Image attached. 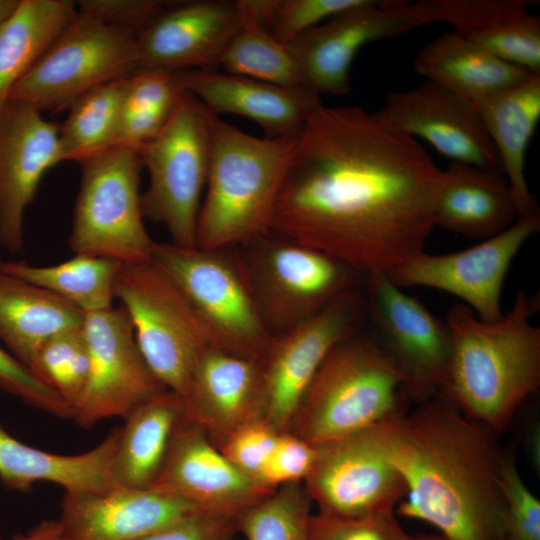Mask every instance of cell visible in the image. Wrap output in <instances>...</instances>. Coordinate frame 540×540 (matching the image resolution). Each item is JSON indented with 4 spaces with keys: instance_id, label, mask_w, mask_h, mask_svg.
Wrapping results in <instances>:
<instances>
[{
    "instance_id": "obj_28",
    "label": "cell",
    "mask_w": 540,
    "mask_h": 540,
    "mask_svg": "<svg viewBox=\"0 0 540 540\" xmlns=\"http://www.w3.org/2000/svg\"><path fill=\"white\" fill-rule=\"evenodd\" d=\"M414 69L476 109L484 101L534 73L508 63L454 31L423 46Z\"/></svg>"
},
{
    "instance_id": "obj_45",
    "label": "cell",
    "mask_w": 540,
    "mask_h": 540,
    "mask_svg": "<svg viewBox=\"0 0 540 540\" xmlns=\"http://www.w3.org/2000/svg\"><path fill=\"white\" fill-rule=\"evenodd\" d=\"M236 534L234 517L197 511L137 540H234Z\"/></svg>"
},
{
    "instance_id": "obj_49",
    "label": "cell",
    "mask_w": 540,
    "mask_h": 540,
    "mask_svg": "<svg viewBox=\"0 0 540 540\" xmlns=\"http://www.w3.org/2000/svg\"><path fill=\"white\" fill-rule=\"evenodd\" d=\"M407 540H448L446 537H444L442 534L440 535H433V534H422L418 536H410Z\"/></svg>"
},
{
    "instance_id": "obj_8",
    "label": "cell",
    "mask_w": 540,
    "mask_h": 540,
    "mask_svg": "<svg viewBox=\"0 0 540 540\" xmlns=\"http://www.w3.org/2000/svg\"><path fill=\"white\" fill-rule=\"evenodd\" d=\"M213 114L186 91L162 131L138 151L149 173L144 217L162 224L173 243L196 246L197 219L211 156Z\"/></svg>"
},
{
    "instance_id": "obj_43",
    "label": "cell",
    "mask_w": 540,
    "mask_h": 540,
    "mask_svg": "<svg viewBox=\"0 0 540 540\" xmlns=\"http://www.w3.org/2000/svg\"><path fill=\"white\" fill-rule=\"evenodd\" d=\"M316 459V446L290 431L279 432L259 484L268 490L303 483Z\"/></svg>"
},
{
    "instance_id": "obj_25",
    "label": "cell",
    "mask_w": 540,
    "mask_h": 540,
    "mask_svg": "<svg viewBox=\"0 0 540 540\" xmlns=\"http://www.w3.org/2000/svg\"><path fill=\"white\" fill-rule=\"evenodd\" d=\"M527 0H433L437 22L498 58L540 74V19Z\"/></svg>"
},
{
    "instance_id": "obj_21",
    "label": "cell",
    "mask_w": 540,
    "mask_h": 540,
    "mask_svg": "<svg viewBox=\"0 0 540 540\" xmlns=\"http://www.w3.org/2000/svg\"><path fill=\"white\" fill-rule=\"evenodd\" d=\"M151 488L183 499L201 511L234 518L273 491L238 470L186 414Z\"/></svg>"
},
{
    "instance_id": "obj_44",
    "label": "cell",
    "mask_w": 540,
    "mask_h": 540,
    "mask_svg": "<svg viewBox=\"0 0 540 540\" xmlns=\"http://www.w3.org/2000/svg\"><path fill=\"white\" fill-rule=\"evenodd\" d=\"M0 390L24 403L60 418H72V409L31 370L0 346Z\"/></svg>"
},
{
    "instance_id": "obj_18",
    "label": "cell",
    "mask_w": 540,
    "mask_h": 540,
    "mask_svg": "<svg viewBox=\"0 0 540 540\" xmlns=\"http://www.w3.org/2000/svg\"><path fill=\"white\" fill-rule=\"evenodd\" d=\"M241 21L238 1H165L138 32V70L217 69Z\"/></svg>"
},
{
    "instance_id": "obj_1",
    "label": "cell",
    "mask_w": 540,
    "mask_h": 540,
    "mask_svg": "<svg viewBox=\"0 0 540 540\" xmlns=\"http://www.w3.org/2000/svg\"><path fill=\"white\" fill-rule=\"evenodd\" d=\"M442 181L377 112L322 104L296 135L270 231L365 277L388 274L425 251Z\"/></svg>"
},
{
    "instance_id": "obj_23",
    "label": "cell",
    "mask_w": 540,
    "mask_h": 540,
    "mask_svg": "<svg viewBox=\"0 0 540 540\" xmlns=\"http://www.w3.org/2000/svg\"><path fill=\"white\" fill-rule=\"evenodd\" d=\"M185 89L215 116L236 114L257 123L267 138L297 134L322 105L312 88L282 86L217 69L181 71Z\"/></svg>"
},
{
    "instance_id": "obj_30",
    "label": "cell",
    "mask_w": 540,
    "mask_h": 540,
    "mask_svg": "<svg viewBox=\"0 0 540 540\" xmlns=\"http://www.w3.org/2000/svg\"><path fill=\"white\" fill-rule=\"evenodd\" d=\"M185 415L177 393L165 390L133 409L119 427L112 475L115 485L146 489L157 480Z\"/></svg>"
},
{
    "instance_id": "obj_19",
    "label": "cell",
    "mask_w": 540,
    "mask_h": 540,
    "mask_svg": "<svg viewBox=\"0 0 540 540\" xmlns=\"http://www.w3.org/2000/svg\"><path fill=\"white\" fill-rule=\"evenodd\" d=\"M377 114L393 129L428 142L452 162L503 174L497 151L478 112L430 81L390 92Z\"/></svg>"
},
{
    "instance_id": "obj_9",
    "label": "cell",
    "mask_w": 540,
    "mask_h": 540,
    "mask_svg": "<svg viewBox=\"0 0 540 540\" xmlns=\"http://www.w3.org/2000/svg\"><path fill=\"white\" fill-rule=\"evenodd\" d=\"M114 294L154 376L183 397L200 356L214 346L187 298L153 261L122 263Z\"/></svg>"
},
{
    "instance_id": "obj_47",
    "label": "cell",
    "mask_w": 540,
    "mask_h": 540,
    "mask_svg": "<svg viewBox=\"0 0 540 540\" xmlns=\"http://www.w3.org/2000/svg\"><path fill=\"white\" fill-rule=\"evenodd\" d=\"M0 540H65L58 520H43L25 534Z\"/></svg>"
},
{
    "instance_id": "obj_36",
    "label": "cell",
    "mask_w": 540,
    "mask_h": 540,
    "mask_svg": "<svg viewBox=\"0 0 540 540\" xmlns=\"http://www.w3.org/2000/svg\"><path fill=\"white\" fill-rule=\"evenodd\" d=\"M238 3L242 21L222 57L223 71L282 86L305 85L286 45L250 16L240 0Z\"/></svg>"
},
{
    "instance_id": "obj_14",
    "label": "cell",
    "mask_w": 540,
    "mask_h": 540,
    "mask_svg": "<svg viewBox=\"0 0 540 540\" xmlns=\"http://www.w3.org/2000/svg\"><path fill=\"white\" fill-rule=\"evenodd\" d=\"M366 317L372 334L404 378L409 400L423 402L447 383L451 339L444 320L386 274L365 278Z\"/></svg>"
},
{
    "instance_id": "obj_32",
    "label": "cell",
    "mask_w": 540,
    "mask_h": 540,
    "mask_svg": "<svg viewBox=\"0 0 540 540\" xmlns=\"http://www.w3.org/2000/svg\"><path fill=\"white\" fill-rule=\"evenodd\" d=\"M77 14L68 0H18L0 22V113L15 85L33 68Z\"/></svg>"
},
{
    "instance_id": "obj_39",
    "label": "cell",
    "mask_w": 540,
    "mask_h": 540,
    "mask_svg": "<svg viewBox=\"0 0 540 540\" xmlns=\"http://www.w3.org/2000/svg\"><path fill=\"white\" fill-rule=\"evenodd\" d=\"M366 0H240L241 5L282 44Z\"/></svg>"
},
{
    "instance_id": "obj_12",
    "label": "cell",
    "mask_w": 540,
    "mask_h": 540,
    "mask_svg": "<svg viewBox=\"0 0 540 540\" xmlns=\"http://www.w3.org/2000/svg\"><path fill=\"white\" fill-rule=\"evenodd\" d=\"M366 320L365 295L358 286L295 326L272 335L260 359L263 419L279 432L292 419L318 369L341 341Z\"/></svg>"
},
{
    "instance_id": "obj_17",
    "label": "cell",
    "mask_w": 540,
    "mask_h": 540,
    "mask_svg": "<svg viewBox=\"0 0 540 540\" xmlns=\"http://www.w3.org/2000/svg\"><path fill=\"white\" fill-rule=\"evenodd\" d=\"M303 484L318 513L338 517L395 512L406 493L401 474L367 430L316 445L315 463Z\"/></svg>"
},
{
    "instance_id": "obj_11",
    "label": "cell",
    "mask_w": 540,
    "mask_h": 540,
    "mask_svg": "<svg viewBox=\"0 0 540 540\" xmlns=\"http://www.w3.org/2000/svg\"><path fill=\"white\" fill-rule=\"evenodd\" d=\"M243 254L259 313L272 334L310 318L366 277L319 250L270 231Z\"/></svg>"
},
{
    "instance_id": "obj_6",
    "label": "cell",
    "mask_w": 540,
    "mask_h": 540,
    "mask_svg": "<svg viewBox=\"0 0 540 540\" xmlns=\"http://www.w3.org/2000/svg\"><path fill=\"white\" fill-rule=\"evenodd\" d=\"M173 242L155 243L152 261L187 298L214 346L260 361L272 338L242 255Z\"/></svg>"
},
{
    "instance_id": "obj_24",
    "label": "cell",
    "mask_w": 540,
    "mask_h": 540,
    "mask_svg": "<svg viewBox=\"0 0 540 540\" xmlns=\"http://www.w3.org/2000/svg\"><path fill=\"white\" fill-rule=\"evenodd\" d=\"M182 399L186 416L215 443L263 418L260 362L210 346L196 363Z\"/></svg>"
},
{
    "instance_id": "obj_13",
    "label": "cell",
    "mask_w": 540,
    "mask_h": 540,
    "mask_svg": "<svg viewBox=\"0 0 540 540\" xmlns=\"http://www.w3.org/2000/svg\"><path fill=\"white\" fill-rule=\"evenodd\" d=\"M435 22L432 0H366L285 45L306 86L319 94L345 95L352 63L365 45Z\"/></svg>"
},
{
    "instance_id": "obj_50",
    "label": "cell",
    "mask_w": 540,
    "mask_h": 540,
    "mask_svg": "<svg viewBox=\"0 0 540 540\" xmlns=\"http://www.w3.org/2000/svg\"><path fill=\"white\" fill-rule=\"evenodd\" d=\"M1 262V261H0Z\"/></svg>"
},
{
    "instance_id": "obj_33",
    "label": "cell",
    "mask_w": 540,
    "mask_h": 540,
    "mask_svg": "<svg viewBox=\"0 0 540 540\" xmlns=\"http://www.w3.org/2000/svg\"><path fill=\"white\" fill-rule=\"evenodd\" d=\"M122 263L100 256L75 254L51 266L23 261L0 262V270L38 286L84 313L113 306L115 283Z\"/></svg>"
},
{
    "instance_id": "obj_38",
    "label": "cell",
    "mask_w": 540,
    "mask_h": 540,
    "mask_svg": "<svg viewBox=\"0 0 540 540\" xmlns=\"http://www.w3.org/2000/svg\"><path fill=\"white\" fill-rule=\"evenodd\" d=\"M28 368L73 412L89 372V352L83 327L51 337L36 351Z\"/></svg>"
},
{
    "instance_id": "obj_7",
    "label": "cell",
    "mask_w": 540,
    "mask_h": 540,
    "mask_svg": "<svg viewBox=\"0 0 540 540\" xmlns=\"http://www.w3.org/2000/svg\"><path fill=\"white\" fill-rule=\"evenodd\" d=\"M79 164L81 184L68 238L71 250L120 263L152 261L156 242L143 222L139 151L113 145Z\"/></svg>"
},
{
    "instance_id": "obj_37",
    "label": "cell",
    "mask_w": 540,
    "mask_h": 540,
    "mask_svg": "<svg viewBox=\"0 0 540 540\" xmlns=\"http://www.w3.org/2000/svg\"><path fill=\"white\" fill-rule=\"evenodd\" d=\"M312 499L303 483L280 486L235 518L245 540H308Z\"/></svg>"
},
{
    "instance_id": "obj_4",
    "label": "cell",
    "mask_w": 540,
    "mask_h": 540,
    "mask_svg": "<svg viewBox=\"0 0 540 540\" xmlns=\"http://www.w3.org/2000/svg\"><path fill=\"white\" fill-rule=\"evenodd\" d=\"M297 134L258 138L213 116L209 174L196 227L197 246H246L270 232Z\"/></svg>"
},
{
    "instance_id": "obj_31",
    "label": "cell",
    "mask_w": 540,
    "mask_h": 540,
    "mask_svg": "<svg viewBox=\"0 0 540 540\" xmlns=\"http://www.w3.org/2000/svg\"><path fill=\"white\" fill-rule=\"evenodd\" d=\"M84 320L77 307L0 270V340L27 367L47 340Z\"/></svg>"
},
{
    "instance_id": "obj_20",
    "label": "cell",
    "mask_w": 540,
    "mask_h": 540,
    "mask_svg": "<svg viewBox=\"0 0 540 540\" xmlns=\"http://www.w3.org/2000/svg\"><path fill=\"white\" fill-rule=\"evenodd\" d=\"M33 105L9 100L0 113V246L23 248V217L44 174L62 160L59 125Z\"/></svg>"
},
{
    "instance_id": "obj_48",
    "label": "cell",
    "mask_w": 540,
    "mask_h": 540,
    "mask_svg": "<svg viewBox=\"0 0 540 540\" xmlns=\"http://www.w3.org/2000/svg\"><path fill=\"white\" fill-rule=\"evenodd\" d=\"M17 3L18 0H0V22L13 11Z\"/></svg>"
},
{
    "instance_id": "obj_26",
    "label": "cell",
    "mask_w": 540,
    "mask_h": 540,
    "mask_svg": "<svg viewBox=\"0 0 540 540\" xmlns=\"http://www.w3.org/2000/svg\"><path fill=\"white\" fill-rule=\"evenodd\" d=\"M119 427L93 449L76 455L40 450L13 437L0 423V481L7 489L27 492L50 482L66 492L102 493L115 485L112 467Z\"/></svg>"
},
{
    "instance_id": "obj_27",
    "label": "cell",
    "mask_w": 540,
    "mask_h": 540,
    "mask_svg": "<svg viewBox=\"0 0 540 540\" xmlns=\"http://www.w3.org/2000/svg\"><path fill=\"white\" fill-rule=\"evenodd\" d=\"M517 219L516 201L502 173L455 162L443 170L434 209L435 227L484 240Z\"/></svg>"
},
{
    "instance_id": "obj_34",
    "label": "cell",
    "mask_w": 540,
    "mask_h": 540,
    "mask_svg": "<svg viewBox=\"0 0 540 540\" xmlns=\"http://www.w3.org/2000/svg\"><path fill=\"white\" fill-rule=\"evenodd\" d=\"M186 91L181 72L141 69L127 76L114 145L139 150L154 139Z\"/></svg>"
},
{
    "instance_id": "obj_10",
    "label": "cell",
    "mask_w": 540,
    "mask_h": 540,
    "mask_svg": "<svg viewBox=\"0 0 540 540\" xmlns=\"http://www.w3.org/2000/svg\"><path fill=\"white\" fill-rule=\"evenodd\" d=\"M139 30L77 8L57 40L15 85L10 100L62 112L81 96L139 69Z\"/></svg>"
},
{
    "instance_id": "obj_46",
    "label": "cell",
    "mask_w": 540,
    "mask_h": 540,
    "mask_svg": "<svg viewBox=\"0 0 540 540\" xmlns=\"http://www.w3.org/2000/svg\"><path fill=\"white\" fill-rule=\"evenodd\" d=\"M164 3L159 0H82L77 1L76 6L104 20L140 31Z\"/></svg>"
},
{
    "instance_id": "obj_22",
    "label": "cell",
    "mask_w": 540,
    "mask_h": 540,
    "mask_svg": "<svg viewBox=\"0 0 540 540\" xmlns=\"http://www.w3.org/2000/svg\"><path fill=\"white\" fill-rule=\"evenodd\" d=\"M60 508L65 540H137L201 511L153 488L118 485L102 493L64 491Z\"/></svg>"
},
{
    "instance_id": "obj_2",
    "label": "cell",
    "mask_w": 540,
    "mask_h": 540,
    "mask_svg": "<svg viewBox=\"0 0 540 540\" xmlns=\"http://www.w3.org/2000/svg\"><path fill=\"white\" fill-rule=\"evenodd\" d=\"M367 433L405 482L395 513L435 526L448 540L506 539L504 451L497 435L442 391Z\"/></svg>"
},
{
    "instance_id": "obj_42",
    "label": "cell",
    "mask_w": 540,
    "mask_h": 540,
    "mask_svg": "<svg viewBox=\"0 0 540 540\" xmlns=\"http://www.w3.org/2000/svg\"><path fill=\"white\" fill-rule=\"evenodd\" d=\"M278 434L279 431L259 418L234 430L215 445L238 470L259 483Z\"/></svg>"
},
{
    "instance_id": "obj_29",
    "label": "cell",
    "mask_w": 540,
    "mask_h": 540,
    "mask_svg": "<svg viewBox=\"0 0 540 540\" xmlns=\"http://www.w3.org/2000/svg\"><path fill=\"white\" fill-rule=\"evenodd\" d=\"M475 110L499 156L518 219L534 212L538 207L525 176V158L540 119V74L500 92Z\"/></svg>"
},
{
    "instance_id": "obj_5",
    "label": "cell",
    "mask_w": 540,
    "mask_h": 540,
    "mask_svg": "<svg viewBox=\"0 0 540 540\" xmlns=\"http://www.w3.org/2000/svg\"><path fill=\"white\" fill-rule=\"evenodd\" d=\"M408 400L396 365L373 335L358 331L326 356L288 431L320 445L404 412Z\"/></svg>"
},
{
    "instance_id": "obj_40",
    "label": "cell",
    "mask_w": 540,
    "mask_h": 540,
    "mask_svg": "<svg viewBox=\"0 0 540 540\" xmlns=\"http://www.w3.org/2000/svg\"><path fill=\"white\" fill-rule=\"evenodd\" d=\"M394 511L360 517L312 514L308 540H407Z\"/></svg>"
},
{
    "instance_id": "obj_41",
    "label": "cell",
    "mask_w": 540,
    "mask_h": 540,
    "mask_svg": "<svg viewBox=\"0 0 540 540\" xmlns=\"http://www.w3.org/2000/svg\"><path fill=\"white\" fill-rule=\"evenodd\" d=\"M501 487L505 501V540H540V501L524 483L511 455L504 453Z\"/></svg>"
},
{
    "instance_id": "obj_16",
    "label": "cell",
    "mask_w": 540,
    "mask_h": 540,
    "mask_svg": "<svg viewBox=\"0 0 540 540\" xmlns=\"http://www.w3.org/2000/svg\"><path fill=\"white\" fill-rule=\"evenodd\" d=\"M83 331L89 372L73 410L77 424L90 428L105 419H124L137 406L167 390L145 362L121 305L85 313Z\"/></svg>"
},
{
    "instance_id": "obj_15",
    "label": "cell",
    "mask_w": 540,
    "mask_h": 540,
    "mask_svg": "<svg viewBox=\"0 0 540 540\" xmlns=\"http://www.w3.org/2000/svg\"><path fill=\"white\" fill-rule=\"evenodd\" d=\"M540 229L539 209L468 249L445 254L425 251L386 274L401 288L427 287L459 298L482 321L503 315L501 295L509 268Z\"/></svg>"
},
{
    "instance_id": "obj_3",
    "label": "cell",
    "mask_w": 540,
    "mask_h": 540,
    "mask_svg": "<svg viewBox=\"0 0 540 540\" xmlns=\"http://www.w3.org/2000/svg\"><path fill=\"white\" fill-rule=\"evenodd\" d=\"M539 299L519 290L494 322L480 320L462 303L444 319L451 357L442 392L473 421L504 433L519 408L540 387V327L532 317Z\"/></svg>"
},
{
    "instance_id": "obj_35",
    "label": "cell",
    "mask_w": 540,
    "mask_h": 540,
    "mask_svg": "<svg viewBox=\"0 0 540 540\" xmlns=\"http://www.w3.org/2000/svg\"><path fill=\"white\" fill-rule=\"evenodd\" d=\"M126 77L100 85L78 98L59 125L63 161L81 163L115 144Z\"/></svg>"
}]
</instances>
